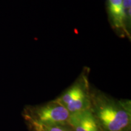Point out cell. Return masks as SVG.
I'll use <instances>...</instances> for the list:
<instances>
[{"label": "cell", "mask_w": 131, "mask_h": 131, "mask_svg": "<svg viewBox=\"0 0 131 131\" xmlns=\"http://www.w3.org/2000/svg\"><path fill=\"white\" fill-rule=\"evenodd\" d=\"M91 101L90 110L101 131L131 130L130 100H119L91 87Z\"/></svg>", "instance_id": "1"}, {"label": "cell", "mask_w": 131, "mask_h": 131, "mask_svg": "<svg viewBox=\"0 0 131 131\" xmlns=\"http://www.w3.org/2000/svg\"><path fill=\"white\" fill-rule=\"evenodd\" d=\"M23 117L26 122L46 126H65L69 124L70 114L55 99L43 104L26 106Z\"/></svg>", "instance_id": "2"}, {"label": "cell", "mask_w": 131, "mask_h": 131, "mask_svg": "<svg viewBox=\"0 0 131 131\" xmlns=\"http://www.w3.org/2000/svg\"><path fill=\"white\" fill-rule=\"evenodd\" d=\"M91 89L88 75L84 72L55 100L70 114L88 110L91 108Z\"/></svg>", "instance_id": "3"}, {"label": "cell", "mask_w": 131, "mask_h": 131, "mask_svg": "<svg viewBox=\"0 0 131 131\" xmlns=\"http://www.w3.org/2000/svg\"><path fill=\"white\" fill-rule=\"evenodd\" d=\"M69 125L73 131H101L90 109L70 114Z\"/></svg>", "instance_id": "4"}, {"label": "cell", "mask_w": 131, "mask_h": 131, "mask_svg": "<svg viewBox=\"0 0 131 131\" xmlns=\"http://www.w3.org/2000/svg\"><path fill=\"white\" fill-rule=\"evenodd\" d=\"M108 14L112 27L119 32L128 34L123 0H107Z\"/></svg>", "instance_id": "5"}, {"label": "cell", "mask_w": 131, "mask_h": 131, "mask_svg": "<svg viewBox=\"0 0 131 131\" xmlns=\"http://www.w3.org/2000/svg\"><path fill=\"white\" fill-rule=\"evenodd\" d=\"M26 123L29 131H66L63 126H46L31 122Z\"/></svg>", "instance_id": "6"}, {"label": "cell", "mask_w": 131, "mask_h": 131, "mask_svg": "<svg viewBox=\"0 0 131 131\" xmlns=\"http://www.w3.org/2000/svg\"><path fill=\"white\" fill-rule=\"evenodd\" d=\"M131 0H123V7L124 12L126 15H126L129 10H130ZM127 25V24H126Z\"/></svg>", "instance_id": "7"}, {"label": "cell", "mask_w": 131, "mask_h": 131, "mask_svg": "<svg viewBox=\"0 0 131 131\" xmlns=\"http://www.w3.org/2000/svg\"><path fill=\"white\" fill-rule=\"evenodd\" d=\"M63 127H64L66 131H73V129L70 127V126L69 125V124H68V125L65 126H63Z\"/></svg>", "instance_id": "8"}, {"label": "cell", "mask_w": 131, "mask_h": 131, "mask_svg": "<svg viewBox=\"0 0 131 131\" xmlns=\"http://www.w3.org/2000/svg\"><path fill=\"white\" fill-rule=\"evenodd\" d=\"M128 131H131V130H128Z\"/></svg>", "instance_id": "9"}]
</instances>
